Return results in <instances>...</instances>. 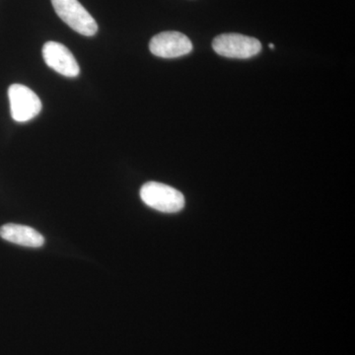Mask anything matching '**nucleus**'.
I'll list each match as a JSON object with an SVG mask.
<instances>
[{
	"instance_id": "f03ea898",
	"label": "nucleus",
	"mask_w": 355,
	"mask_h": 355,
	"mask_svg": "<svg viewBox=\"0 0 355 355\" xmlns=\"http://www.w3.org/2000/svg\"><path fill=\"white\" fill-rule=\"evenodd\" d=\"M58 17L72 30L86 37L94 36L98 25L78 0H51Z\"/></svg>"
},
{
	"instance_id": "20e7f679",
	"label": "nucleus",
	"mask_w": 355,
	"mask_h": 355,
	"mask_svg": "<svg viewBox=\"0 0 355 355\" xmlns=\"http://www.w3.org/2000/svg\"><path fill=\"white\" fill-rule=\"evenodd\" d=\"M11 116L18 123L33 120L42 111L41 100L34 91L21 84H12L8 89Z\"/></svg>"
},
{
	"instance_id": "6e6552de",
	"label": "nucleus",
	"mask_w": 355,
	"mask_h": 355,
	"mask_svg": "<svg viewBox=\"0 0 355 355\" xmlns=\"http://www.w3.org/2000/svg\"><path fill=\"white\" fill-rule=\"evenodd\" d=\"M270 46V49H272V50H273V49H275V44H270V46Z\"/></svg>"
},
{
	"instance_id": "7ed1b4c3",
	"label": "nucleus",
	"mask_w": 355,
	"mask_h": 355,
	"mask_svg": "<svg viewBox=\"0 0 355 355\" xmlns=\"http://www.w3.org/2000/svg\"><path fill=\"white\" fill-rule=\"evenodd\" d=\"M212 48L217 55L230 58H249L258 55L261 44L253 37L241 34H222L212 42Z\"/></svg>"
},
{
	"instance_id": "423d86ee",
	"label": "nucleus",
	"mask_w": 355,
	"mask_h": 355,
	"mask_svg": "<svg viewBox=\"0 0 355 355\" xmlns=\"http://www.w3.org/2000/svg\"><path fill=\"white\" fill-rule=\"evenodd\" d=\"M43 58L48 67L58 73L67 77L78 76L80 67L71 51L58 42H48L44 44Z\"/></svg>"
},
{
	"instance_id": "39448f33",
	"label": "nucleus",
	"mask_w": 355,
	"mask_h": 355,
	"mask_svg": "<svg viewBox=\"0 0 355 355\" xmlns=\"http://www.w3.org/2000/svg\"><path fill=\"white\" fill-rule=\"evenodd\" d=\"M149 50L156 57L175 58L190 53L193 51V44L191 40L182 33L162 32L151 39Z\"/></svg>"
},
{
	"instance_id": "0eeeda50",
	"label": "nucleus",
	"mask_w": 355,
	"mask_h": 355,
	"mask_svg": "<svg viewBox=\"0 0 355 355\" xmlns=\"http://www.w3.org/2000/svg\"><path fill=\"white\" fill-rule=\"evenodd\" d=\"M0 237L6 241L30 248H40L44 243V236L29 226L8 223L0 227Z\"/></svg>"
},
{
	"instance_id": "f257e3e1",
	"label": "nucleus",
	"mask_w": 355,
	"mask_h": 355,
	"mask_svg": "<svg viewBox=\"0 0 355 355\" xmlns=\"http://www.w3.org/2000/svg\"><path fill=\"white\" fill-rule=\"evenodd\" d=\"M140 198L151 209L165 214H175L184 207V198L181 191L157 182L144 184L140 189Z\"/></svg>"
}]
</instances>
